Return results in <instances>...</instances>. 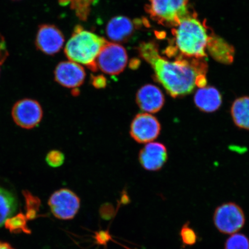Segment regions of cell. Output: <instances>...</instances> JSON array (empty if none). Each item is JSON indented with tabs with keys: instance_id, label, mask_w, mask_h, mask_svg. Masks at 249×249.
Returning a JSON list of instances; mask_svg holds the SVG:
<instances>
[{
	"instance_id": "6da1fadb",
	"label": "cell",
	"mask_w": 249,
	"mask_h": 249,
	"mask_svg": "<svg viewBox=\"0 0 249 249\" xmlns=\"http://www.w3.org/2000/svg\"><path fill=\"white\" fill-rule=\"evenodd\" d=\"M139 52L153 69L155 79L163 86L173 98L180 97L191 93L199 77L206 75L208 66L204 59L177 57L170 61L160 54L158 47L152 42H143Z\"/></svg>"
},
{
	"instance_id": "7a4b0ae2",
	"label": "cell",
	"mask_w": 249,
	"mask_h": 249,
	"mask_svg": "<svg viewBox=\"0 0 249 249\" xmlns=\"http://www.w3.org/2000/svg\"><path fill=\"white\" fill-rule=\"evenodd\" d=\"M174 45L168 47L166 54L186 58L204 59L210 34L208 27L198 19L197 14L189 13L172 30Z\"/></svg>"
},
{
	"instance_id": "3957f363",
	"label": "cell",
	"mask_w": 249,
	"mask_h": 249,
	"mask_svg": "<svg viewBox=\"0 0 249 249\" xmlns=\"http://www.w3.org/2000/svg\"><path fill=\"white\" fill-rule=\"evenodd\" d=\"M107 41L103 37L77 26L65 49V53L71 61L86 65L93 71H98L96 59Z\"/></svg>"
},
{
	"instance_id": "277c9868",
	"label": "cell",
	"mask_w": 249,
	"mask_h": 249,
	"mask_svg": "<svg viewBox=\"0 0 249 249\" xmlns=\"http://www.w3.org/2000/svg\"><path fill=\"white\" fill-rule=\"evenodd\" d=\"M145 10L151 18L165 26L175 27L188 15L189 0H148Z\"/></svg>"
},
{
	"instance_id": "5b68a950",
	"label": "cell",
	"mask_w": 249,
	"mask_h": 249,
	"mask_svg": "<svg viewBox=\"0 0 249 249\" xmlns=\"http://www.w3.org/2000/svg\"><path fill=\"white\" fill-rule=\"evenodd\" d=\"M213 222L218 231L225 234H233L245 224L242 208L233 202H227L218 207L213 214Z\"/></svg>"
},
{
	"instance_id": "8992f818",
	"label": "cell",
	"mask_w": 249,
	"mask_h": 249,
	"mask_svg": "<svg viewBox=\"0 0 249 249\" xmlns=\"http://www.w3.org/2000/svg\"><path fill=\"white\" fill-rule=\"evenodd\" d=\"M127 54L123 46L116 43L106 44L96 59L98 69L110 75L122 73L127 63Z\"/></svg>"
},
{
	"instance_id": "52a82bcc",
	"label": "cell",
	"mask_w": 249,
	"mask_h": 249,
	"mask_svg": "<svg viewBox=\"0 0 249 249\" xmlns=\"http://www.w3.org/2000/svg\"><path fill=\"white\" fill-rule=\"evenodd\" d=\"M80 203L75 193L65 188L54 192L48 201L53 214L62 220L73 219L79 211Z\"/></svg>"
},
{
	"instance_id": "ba28073f",
	"label": "cell",
	"mask_w": 249,
	"mask_h": 249,
	"mask_svg": "<svg viewBox=\"0 0 249 249\" xmlns=\"http://www.w3.org/2000/svg\"><path fill=\"white\" fill-rule=\"evenodd\" d=\"M12 116L18 126L24 129H33L41 121L43 110L38 101L24 99L16 103L12 108Z\"/></svg>"
},
{
	"instance_id": "9c48e42d",
	"label": "cell",
	"mask_w": 249,
	"mask_h": 249,
	"mask_svg": "<svg viewBox=\"0 0 249 249\" xmlns=\"http://www.w3.org/2000/svg\"><path fill=\"white\" fill-rule=\"evenodd\" d=\"M161 126L157 118L148 113L137 114L130 127V135L136 142H153L160 135Z\"/></svg>"
},
{
	"instance_id": "30bf717a",
	"label": "cell",
	"mask_w": 249,
	"mask_h": 249,
	"mask_svg": "<svg viewBox=\"0 0 249 249\" xmlns=\"http://www.w3.org/2000/svg\"><path fill=\"white\" fill-rule=\"evenodd\" d=\"M85 69L73 61H63L56 67L54 71L55 82L65 88L78 89L86 79Z\"/></svg>"
},
{
	"instance_id": "8fae6325",
	"label": "cell",
	"mask_w": 249,
	"mask_h": 249,
	"mask_svg": "<svg viewBox=\"0 0 249 249\" xmlns=\"http://www.w3.org/2000/svg\"><path fill=\"white\" fill-rule=\"evenodd\" d=\"M64 37L57 27L51 24H42L37 32L36 44V48L45 54L52 55L63 46Z\"/></svg>"
},
{
	"instance_id": "7c38bea8",
	"label": "cell",
	"mask_w": 249,
	"mask_h": 249,
	"mask_svg": "<svg viewBox=\"0 0 249 249\" xmlns=\"http://www.w3.org/2000/svg\"><path fill=\"white\" fill-rule=\"evenodd\" d=\"M167 160V149L160 142H149L140 151L139 155L140 163L148 171L160 170Z\"/></svg>"
},
{
	"instance_id": "4fadbf2b",
	"label": "cell",
	"mask_w": 249,
	"mask_h": 249,
	"mask_svg": "<svg viewBox=\"0 0 249 249\" xmlns=\"http://www.w3.org/2000/svg\"><path fill=\"white\" fill-rule=\"evenodd\" d=\"M136 101L142 110L148 113H156L160 111L164 104V96L158 87L145 85L137 92Z\"/></svg>"
},
{
	"instance_id": "5bb4252c",
	"label": "cell",
	"mask_w": 249,
	"mask_h": 249,
	"mask_svg": "<svg viewBox=\"0 0 249 249\" xmlns=\"http://www.w3.org/2000/svg\"><path fill=\"white\" fill-rule=\"evenodd\" d=\"M135 23L130 18L124 17H116L109 21L107 26L108 38L114 42H126L133 36Z\"/></svg>"
},
{
	"instance_id": "9a60e30c",
	"label": "cell",
	"mask_w": 249,
	"mask_h": 249,
	"mask_svg": "<svg viewBox=\"0 0 249 249\" xmlns=\"http://www.w3.org/2000/svg\"><path fill=\"white\" fill-rule=\"evenodd\" d=\"M207 49L214 60L224 64H231L234 58L235 50L233 46L220 37L211 33Z\"/></svg>"
},
{
	"instance_id": "2e32d148",
	"label": "cell",
	"mask_w": 249,
	"mask_h": 249,
	"mask_svg": "<svg viewBox=\"0 0 249 249\" xmlns=\"http://www.w3.org/2000/svg\"><path fill=\"white\" fill-rule=\"evenodd\" d=\"M195 103L201 111L211 113L220 107L222 103V95L214 87H204L196 92Z\"/></svg>"
},
{
	"instance_id": "e0dca14e",
	"label": "cell",
	"mask_w": 249,
	"mask_h": 249,
	"mask_svg": "<svg viewBox=\"0 0 249 249\" xmlns=\"http://www.w3.org/2000/svg\"><path fill=\"white\" fill-rule=\"evenodd\" d=\"M231 116L236 125L249 130V97L236 99L231 107Z\"/></svg>"
},
{
	"instance_id": "ac0fdd59",
	"label": "cell",
	"mask_w": 249,
	"mask_h": 249,
	"mask_svg": "<svg viewBox=\"0 0 249 249\" xmlns=\"http://www.w3.org/2000/svg\"><path fill=\"white\" fill-rule=\"evenodd\" d=\"M17 208L18 201L15 196L0 186V227L4 225L8 218L13 216Z\"/></svg>"
},
{
	"instance_id": "d6986e66",
	"label": "cell",
	"mask_w": 249,
	"mask_h": 249,
	"mask_svg": "<svg viewBox=\"0 0 249 249\" xmlns=\"http://www.w3.org/2000/svg\"><path fill=\"white\" fill-rule=\"evenodd\" d=\"M94 0H60L61 5H70L80 20L86 21L91 11Z\"/></svg>"
},
{
	"instance_id": "ffe728a7",
	"label": "cell",
	"mask_w": 249,
	"mask_h": 249,
	"mask_svg": "<svg viewBox=\"0 0 249 249\" xmlns=\"http://www.w3.org/2000/svg\"><path fill=\"white\" fill-rule=\"evenodd\" d=\"M27 219L25 214L19 213L12 216L5 221V228L12 233H18L24 232L29 234L31 230L27 225Z\"/></svg>"
},
{
	"instance_id": "44dd1931",
	"label": "cell",
	"mask_w": 249,
	"mask_h": 249,
	"mask_svg": "<svg viewBox=\"0 0 249 249\" xmlns=\"http://www.w3.org/2000/svg\"><path fill=\"white\" fill-rule=\"evenodd\" d=\"M23 196L26 201V215L28 220H33L38 216L40 207L39 199L27 191H23Z\"/></svg>"
},
{
	"instance_id": "7402d4cb",
	"label": "cell",
	"mask_w": 249,
	"mask_h": 249,
	"mask_svg": "<svg viewBox=\"0 0 249 249\" xmlns=\"http://www.w3.org/2000/svg\"><path fill=\"white\" fill-rule=\"evenodd\" d=\"M225 249H249V240L242 233H233L227 239Z\"/></svg>"
},
{
	"instance_id": "603a6c76",
	"label": "cell",
	"mask_w": 249,
	"mask_h": 249,
	"mask_svg": "<svg viewBox=\"0 0 249 249\" xmlns=\"http://www.w3.org/2000/svg\"><path fill=\"white\" fill-rule=\"evenodd\" d=\"M183 244L185 245L192 246L196 244L197 240V234L191 227L185 224L182 227L180 232Z\"/></svg>"
},
{
	"instance_id": "cb8c5ba5",
	"label": "cell",
	"mask_w": 249,
	"mask_h": 249,
	"mask_svg": "<svg viewBox=\"0 0 249 249\" xmlns=\"http://www.w3.org/2000/svg\"><path fill=\"white\" fill-rule=\"evenodd\" d=\"M46 161L49 166L53 168L59 167L64 163L65 155L60 151L52 150L47 154Z\"/></svg>"
},
{
	"instance_id": "d4e9b609",
	"label": "cell",
	"mask_w": 249,
	"mask_h": 249,
	"mask_svg": "<svg viewBox=\"0 0 249 249\" xmlns=\"http://www.w3.org/2000/svg\"><path fill=\"white\" fill-rule=\"evenodd\" d=\"M91 82L93 87L97 89H105L107 86V80L103 75L92 76Z\"/></svg>"
},
{
	"instance_id": "484cf974",
	"label": "cell",
	"mask_w": 249,
	"mask_h": 249,
	"mask_svg": "<svg viewBox=\"0 0 249 249\" xmlns=\"http://www.w3.org/2000/svg\"><path fill=\"white\" fill-rule=\"evenodd\" d=\"M96 241L99 244H106L109 239H110V236L108 234L107 232L101 231L100 232L97 233L95 236Z\"/></svg>"
},
{
	"instance_id": "4316f807",
	"label": "cell",
	"mask_w": 249,
	"mask_h": 249,
	"mask_svg": "<svg viewBox=\"0 0 249 249\" xmlns=\"http://www.w3.org/2000/svg\"><path fill=\"white\" fill-rule=\"evenodd\" d=\"M0 249H15L12 247L10 244L7 242H3L0 241Z\"/></svg>"
}]
</instances>
